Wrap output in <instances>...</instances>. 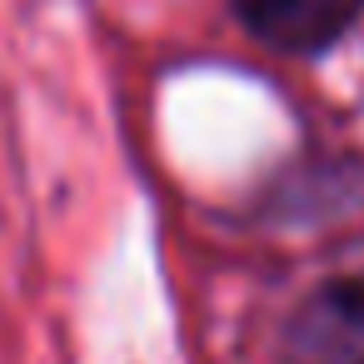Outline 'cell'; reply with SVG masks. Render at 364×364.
<instances>
[{"mask_svg":"<svg viewBox=\"0 0 364 364\" xmlns=\"http://www.w3.org/2000/svg\"><path fill=\"white\" fill-rule=\"evenodd\" d=\"M279 364H364V279L314 284L279 329Z\"/></svg>","mask_w":364,"mask_h":364,"instance_id":"1","label":"cell"},{"mask_svg":"<svg viewBox=\"0 0 364 364\" xmlns=\"http://www.w3.org/2000/svg\"><path fill=\"white\" fill-rule=\"evenodd\" d=\"M235 21L274 55H324L364 16V0H230Z\"/></svg>","mask_w":364,"mask_h":364,"instance_id":"2","label":"cell"}]
</instances>
